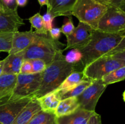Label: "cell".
Wrapping results in <instances>:
<instances>
[{
    "label": "cell",
    "mask_w": 125,
    "mask_h": 124,
    "mask_svg": "<svg viewBox=\"0 0 125 124\" xmlns=\"http://www.w3.org/2000/svg\"><path fill=\"white\" fill-rule=\"evenodd\" d=\"M42 17L44 27L46 31L48 32L50 29L52 28V23H53L55 17L48 12H46L43 16H42Z\"/></svg>",
    "instance_id": "obj_30"
},
{
    "label": "cell",
    "mask_w": 125,
    "mask_h": 124,
    "mask_svg": "<svg viewBox=\"0 0 125 124\" xmlns=\"http://www.w3.org/2000/svg\"><path fill=\"white\" fill-rule=\"evenodd\" d=\"M125 2V0H113L112 2L111 3V4L118 6H119L120 4L123 3V2Z\"/></svg>",
    "instance_id": "obj_37"
},
{
    "label": "cell",
    "mask_w": 125,
    "mask_h": 124,
    "mask_svg": "<svg viewBox=\"0 0 125 124\" xmlns=\"http://www.w3.org/2000/svg\"><path fill=\"white\" fill-rule=\"evenodd\" d=\"M31 98H23L12 101L6 98L1 101L0 122L2 124H12Z\"/></svg>",
    "instance_id": "obj_9"
},
{
    "label": "cell",
    "mask_w": 125,
    "mask_h": 124,
    "mask_svg": "<svg viewBox=\"0 0 125 124\" xmlns=\"http://www.w3.org/2000/svg\"><path fill=\"white\" fill-rule=\"evenodd\" d=\"M83 71H73L68 75L57 90L68 89L85 79Z\"/></svg>",
    "instance_id": "obj_21"
},
{
    "label": "cell",
    "mask_w": 125,
    "mask_h": 124,
    "mask_svg": "<svg viewBox=\"0 0 125 124\" xmlns=\"http://www.w3.org/2000/svg\"><path fill=\"white\" fill-rule=\"evenodd\" d=\"M13 33H0V52H5L9 53L12 49Z\"/></svg>",
    "instance_id": "obj_25"
},
{
    "label": "cell",
    "mask_w": 125,
    "mask_h": 124,
    "mask_svg": "<svg viewBox=\"0 0 125 124\" xmlns=\"http://www.w3.org/2000/svg\"><path fill=\"white\" fill-rule=\"evenodd\" d=\"M123 99L124 100V102H125V91L123 92Z\"/></svg>",
    "instance_id": "obj_41"
},
{
    "label": "cell",
    "mask_w": 125,
    "mask_h": 124,
    "mask_svg": "<svg viewBox=\"0 0 125 124\" xmlns=\"http://www.w3.org/2000/svg\"><path fill=\"white\" fill-rule=\"evenodd\" d=\"M74 29H75V27L73 24V21H72V19L70 18V17H69V18L67 21V22L63 25H62L61 28L62 33H63L65 36L72 34L73 30H74Z\"/></svg>",
    "instance_id": "obj_29"
},
{
    "label": "cell",
    "mask_w": 125,
    "mask_h": 124,
    "mask_svg": "<svg viewBox=\"0 0 125 124\" xmlns=\"http://www.w3.org/2000/svg\"><path fill=\"white\" fill-rule=\"evenodd\" d=\"M24 60L23 52L9 54L2 61V74H15L20 73L22 63Z\"/></svg>",
    "instance_id": "obj_14"
},
{
    "label": "cell",
    "mask_w": 125,
    "mask_h": 124,
    "mask_svg": "<svg viewBox=\"0 0 125 124\" xmlns=\"http://www.w3.org/2000/svg\"><path fill=\"white\" fill-rule=\"evenodd\" d=\"M75 66L66 62L62 53L57 55L42 72L41 85L33 97L39 98L57 90L68 75L75 70Z\"/></svg>",
    "instance_id": "obj_2"
},
{
    "label": "cell",
    "mask_w": 125,
    "mask_h": 124,
    "mask_svg": "<svg viewBox=\"0 0 125 124\" xmlns=\"http://www.w3.org/2000/svg\"><path fill=\"white\" fill-rule=\"evenodd\" d=\"M28 124H58L57 117L54 113L41 110L34 115Z\"/></svg>",
    "instance_id": "obj_22"
},
{
    "label": "cell",
    "mask_w": 125,
    "mask_h": 124,
    "mask_svg": "<svg viewBox=\"0 0 125 124\" xmlns=\"http://www.w3.org/2000/svg\"><path fill=\"white\" fill-rule=\"evenodd\" d=\"M23 74H32V66L29 60H24L20 69V73Z\"/></svg>",
    "instance_id": "obj_31"
},
{
    "label": "cell",
    "mask_w": 125,
    "mask_h": 124,
    "mask_svg": "<svg viewBox=\"0 0 125 124\" xmlns=\"http://www.w3.org/2000/svg\"><path fill=\"white\" fill-rule=\"evenodd\" d=\"M95 1L101 4L105 5V6H109V4H111V3L112 2L113 0H95Z\"/></svg>",
    "instance_id": "obj_36"
},
{
    "label": "cell",
    "mask_w": 125,
    "mask_h": 124,
    "mask_svg": "<svg viewBox=\"0 0 125 124\" xmlns=\"http://www.w3.org/2000/svg\"><path fill=\"white\" fill-rule=\"evenodd\" d=\"M118 7H119L122 10H123L125 12V2L120 4L119 6H118Z\"/></svg>",
    "instance_id": "obj_39"
},
{
    "label": "cell",
    "mask_w": 125,
    "mask_h": 124,
    "mask_svg": "<svg viewBox=\"0 0 125 124\" xmlns=\"http://www.w3.org/2000/svg\"><path fill=\"white\" fill-rule=\"evenodd\" d=\"M49 34L51 37L55 41H58L59 38L61 36V34L62 33L61 28L59 27H52L51 28L48 32Z\"/></svg>",
    "instance_id": "obj_32"
},
{
    "label": "cell",
    "mask_w": 125,
    "mask_h": 124,
    "mask_svg": "<svg viewBox=\"0 0 125 124\" xmlns=\"http://www.w3.org/2000/svg\"><path fill=\"white\" fill-rule=\"evenodd\" d=\"M94 112L89 111L79 108L73 114L57 118L58 124H88Z\"/></svg>",
    "instance_id": "obj_16"
},
{
    "label": "cell",
    "mask_w": 125,
    "mask_h": 124,
    "mask_svg": "<svg viewBox=\"0 0 125 124\" xmlns=\"http://www.w3.org/2000/svg\"><path fill=\"white\" fill-rule=\"evenodd\" d=\"M29 23L31 24V27L35 29V32L37 34H48L43 25V17L40 13H35L32 17L28 18Z\"/></svg>",
    "instance_id": "obj_24"
},
{
    "label": "cell",
    "mask_w": 125,
    "mask_h": 124,
    "mask_svg": "<svg viewBox=\"0 0 125 124\" xmlns=\"http://www.w3.org/2000/svg\"><path fill=\"white\" fill-rule=\"evenodd\" d=\"M125 49V34H109L94 30L89 42L79 51L81 64L85 67L100 57L112 55Z\"/></svg>",
    "instance_id": "obj_1"
},
{
    "label": "cell",
    "mask_w": 125,
    "mask_h": 124,
    "mask_svg": "<svg viewBox=\"0 0 125 124\" xmlns=\"http://www.w3.org/2000/svg\"><path fill=\"white\" fill-rule=\"evenodd\" d=\"M32 66V73H42L46 68V64L40 59L29 60Z\"/></svg>",
    "instance_id": "obj_28"
},
{
    "label": "cell",
    "mask_w": 125,
    "mask_h": 124,
    "mask_svg": "<svg viewBox=\"0 0 125 124\" xmlns=\"http://www.w3.org/2000/svg\"><path fill=\"white\" fill-rule=\"evenodd\" d=\"M79 108V104L76 97H69L61 100L57 106L54 114L57 118L70 115Z\"/></svg>",
    "instance_id": "obj_18"
},
{
    "label": "cell",
    "mask_w": 125,
    "mask_h": 124,
    "mask_svg": "<svg viewBox=\"0 0 125 124\" xmlns=\"http://www.w3.org/2000/svg\"><path fill=\"white\" fill-rule=\"evenodd\" d=\"M97 30L109 34H125V12L118 6H107V10L99 21Z\"/></svg>",
    "instance_id": "obj_6"
},
{
    "label": "cell",
    "mask_w": 125,
    "mask_h": 124,
    "mask_svg": "<svg viewBox=\"0 0 125 124\" xmlns=\"http://www.w3.org/2000/svg\"><path fill=\"white\" fill-rule=\"evenodd\" d=\"M93 80L85 79L84 80L78 83L76 86L68 89L57 90L61 100L65 99L67 98L79 96L88 86H90L92 83Z\"/></svg>",
    "instance_id": "obj_20"
},
{
    "label": "cell",
    "mask_w": 125,
    "mask_h": 124,
    "mask_svg": "<svg viewBox=\"0 0 125 124\" xmlns=\"http://www.w3.org/2000/svg\"><path fill=\"white\" fill-rule=\"evenodd\" d=\"M125 66L118 60L112 55L100 57L88 64L83 69V73L86 79L91 80H101L115 69Z\"/></svg>",
    "instance_id": "obj_7"
},
{
    "label": "cell",
    "mask_w": 125,
    "mask_h": 124,
    "mask_svg": "<svg viewBox=\"0 0 125 124\" xmlns=\"http://www.w3.org/2000/svg\"><path fill=\"white\" fill-rule=\"evenodd\" d=\"M37 99L40 104L42 110L54 114L61 100V96L57 90L46 94Z\"/></svg>",
    "instance_id": "obj_17"
},
{
    "label": "cell",
    "mask_w": 125,
    "mask_h": 124,
    "mask_svg": "<svg viewBox=\"0 0 125 124\" xmlns=\"http://www.w3.org/2000/svg\"><path fill=\"white\" fill-rule=\"evenodd\" d=\"M1 64H2V60H0V66H1Z\"/></svg>",
    "instance_id": "obj_42"
},
{
    "label": "cell",
    "mask_w": 125,
    "mask_h": 124,
    "mask_svg": "<svg viewBox=\"0 0 125 124\" xmlns=\"http://www.w3.org/2000/svg\"><path fill=\"white\" fill-rule=\"evenodd\" d=\"M36 32L31 28L29 31L17 32L13 33L12 49L9 54L17 53L26 49L32 43Z\"/></svg>",
    "instance_id": "obj_11"
},
{
    "label": "cell",
    "mask_w": 125,
    "mask_h": 124,
    "mask_svg": "<svg viewBox=\"0 0 125 124\" xmlns=\"http://www.w3.org/2000/svg\"><path fill=\"white\" fill-rule=\"evenodd\" d=\"M124 80H125V65L115 69L101 79L103 83L107 86Z\"/></svg>",
    "instance_id": "obj_23"
},
{
    "label": "cell",
    "mask_w": 125,
    "mask_h": 124,
    "mask_svg": "<svg viewBox=\"0 0 125 124\" xmlns=\"http://www.w3.org/2000/svg\"><path fill=\"white\" fill-rule=\"evenodd\" d=\"M107 9V6L101 4L95 0H76L72 8V15L79 21L97 30L100 19Z\"/></svg>",
    "instance_id": "obj_4"
},
{
    "label": "cell",
    "mask_w": 125,
    "mask_h": 124,
    "mask_svg": "<svg viewBox=\"0 0 125 124\" xmlns=\"http://www.w3.org/2000/svg\"><path fill=\"white\" fill-rule=\"evenodd\" d=\"M18 6L16 0H0V11L18 13Z\"/></svg>",
    "instance_id": "obj_27"
},
{
    "label": "cell",
    "mask_w": 125,
    "mask_h": 124,
    "mask_svg": "<svg viewBox=\"0 0 125 124\" xmlns=\"http://www.w3.org/2000/svg\"><path fill=\"white\" fill-rule=\"evenodd\" d=\"M76 0H48L47 12L56 18L72 15V10Z\"/></svg>",
    "instance_id": "obj_13"
},
{
    "label": "cell",
    "mask_w": 125,
    "mask_h": 124,
    "mask_svg": "<svg viewBox=\"0 0 125 124\" xmlns=\"http://www.w3.org/2000/svg\"><path fill=\"white\" fill-rule=\"evenodd\" d=\"M2 74V64L0 66V76Z\"/></svg>",
    "instance_id": "obj_40"
},
{
    "label": "cell",
    "mask_w": 125,
    "mask_h": 124,
    "mask_svg": "<svg viewBox=\"0 0 125 124\" xmlns=\"http://www.w3.org/2000/svg\"><path fill=\"white\" fill-rule=\"evenodd\" d=\"M41 110V107L37 99L32 97L12 124H28L34 115Z\"/></svg>",
    "instance_id": "obj_15"
},
{
    "label": "cell",
    "mask_w": 125,
    "mask_h": 124,
    "mask_svg": "<svg viewBox=\"0 0 125 124\" xmlns=\"http://www.w3.org/2000/svg\"><path fill=\"white\" fill-rule=\"evenodd\" d=\"M42 72L29 74H19L17 83L8 100H16L23 98H32L39 90L42 83Z\"/></svg>",
    "instance_id": "obj_5"
},
{
    "label": "cell",
    "mask_w": 125,
    "mask_h": 124,
    "mask_svg": "<svg viewBox=\"0 0 125 124\" xmlns=\"http://www.w3.org/2000/svg\"><path fill=\"white\" fill-rule=\"evenodd\" d=\"M17 75L2 74L0 76V102L4 99H8L12 94L17 83Z\"/></svg>",
    "instance_id": "obj_19"
},
{
    "label": "cell",
    "mask_w": 125,
    "mask_h": 124,
    "mask_svg": "<svg viewBox=\"0 0 125 124\" xmlns=\"http://www.w3.org/2000/svg\"><path fill=\"white\" fill-rule=\"evenodd\" d=\"M57 41L54 40L49 33L40 34L36 33L32 43L23 51L24 60L40 59L45 62L46 66L51 64L57 55L63 51L57 46Z\"/></svg>",
    "instance_id": "obj_3"
},
{
    "label": "cell",
    "mask_w": 125,
    "mask_h": 124,
    "mask_svg": "<svg viewBox=\"0 0 125 124\" xmlns=\"http://www.w3.org/2000/svg\"><path fill=\"white\" fill-rule=\"evenodd\" d=\"M24 24L18 13L0 11V33L15 32L20 27Z\"/></svg>",
    "instance_id": "obj_12"
},
{
    "label": "cell",
    "mask_w": 125,
    "mask_h": 124,
    "mask_svg": "<svg viewBox=\"0 0 125 124\" xmlns=\"http://www.w3.org/2000/svg\"><path fill=\"white\" fill-rule=\"evenodd\" d=\"M107 86L101 80H93L91 85L77 97L79 108L89 111L95 112L99 98Z\"/></svg>",
    "instance_id": "obj_8"
},
{
    "label": "cell",
    "mask_w": 125,
    "mask_h": 124,
    "mask_svg": "<svg viewBox=\"0 0 125 124\" xmlns=\"http://www.w3.org/2000/svg\"><path fill=\"white\" fill-rule=\"evenodd\" d=\"M112 56L115 59L118 60L120 62H122L125 65V49L121 51V52H118V53H115V54L112 55Z\"/></svg>",
    "instance_id": "obj_34"
},
{
    "label": "cell",
    "mask_w": 125,
    "mask_h": 124,
    "mask_svg": "<svg viewBox=\"0 0 125 124\" xmlns=\"http://www.w3.org/2000/svg\"><path fill=\"white\" fill-rule=\"evenodd\" d=\"M38 2L41 7L43 6H46V7L48 6V0H38Z\"/></svg>",
    "instance_id": "obj_38"
},
{
    "label": "cell",
    "mask_w": 125,
    "mask_h": 124,
    "mask_svg": "<svg viewBox=\"0 0 125 124\" xmlns=\"http://www.w3.org/2000/svg\"><path fill=\"white\" fill-rule=\"evenodd\" d=\"M88 124H102L101 115L94 112L89 119Z\"/></svg>",
    "instance_id": "obj_33"
},
{
    "label": "cell",
    "mask_w": 125,
    "mask_h": 124,
    "mask_svg": "<svg viewBox=\"0 0 125 124\" xmlns=\"http://www.w3.org/2000/svg\"><path fill=\"white\" fill-rule=\"evenodd\" d=\"M94 29L88 24L79 22L73 32L67 35V46L63 51L69 49H79L85 46L90 40Z\"/></svg>",
    "instance_id": "obj_10"
},
{
    "label": "cell",
    "mask_w": 125,
    "mask_h": 124,
    "mask_svg": "<svg viewBox=\"0 0 125 124\" xmlns=\"http://www.w3.org/2000/svg\"><path fill=\"white\" fill-rule=\"evenodd\" d=\"M83 58V54L78 49H72L65 56V60L67 63L76 65L81 63Z\"/></svg>",
    "instance_id": "obj_26"
},
{
    "label": "cell",
    "mask_w": 125,
    "mask_h": 124,
    "mask_svg": "<svg viewBox=\"0 0 125 124\" xmlns=\"http://www.w3.org/2000/svg\"><path fill=\"white\" fill-rule=\"evenodd\" d=\"M0 124H1V122H0Z\"/></svg>",
    "instance_id": "obj_43"
},
{
    "label": "cell",
    "mask_w": 125,
    "mask_h": 124,
    "mask_svg": "<svg viewBox=\"0 0 125 124\" xmlns=\"http://www.w3.org/2000/svg\"><path fill=\"white\" fill-rule=\"evenodd\" d=\"M16 2L18 7H24L28 3V0H16Z\"/></svg>",
    "instance_id": "obj_35"
}]
</instances>
